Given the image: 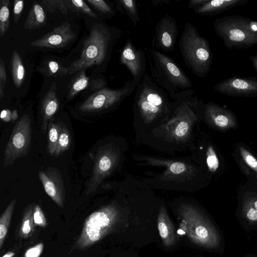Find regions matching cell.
Returning <instances> with one entry per match:
<instances>
[{"instance_id": "e0dca14e", "label": "cell", "mask_w": 257, "mask_h": 257, "mask_svg": "<svg viewBox=\"0 0 257 257\" xmlns=\"http://www.w3.org/2000/svg\"><path fill=\"white\" fill-rule=\"evenodd\" d=\"M241 171L249 183L257 186V157L244 144L237 143L233 153Z\"/></svg>"}, {"instance_id": "836d02e7", "label": "cell", "mask_w": 257, "mask_h": 257, "mask_svg": "<svg viewBox=\"0 0 257 257\" xmlns=\"http://www.w3.org/2000/svg\"><path fill=\"white\" fill-rule=\"evenodd\" d=\"M206 163L209 170L212 173L217 171L220 166L219 160L212 146L208 147L206 152Z\"/></svg>"}, {"instance_id": "8d00e7d4", "label": "cell", "mask_w": 257, "mask_h": 257, "mask_svg": "<svg viewBox=\"0 0 257 257\" xmlns=\"http://www.w3.org/2000/svg\"><path fill=\"white\" fill-rule=\"evenodd\" d=\"M7 81L5 66L2 59H0V100L4 96L5 85Z\"/></svg>"}, {"instance_id": "30bf717a", "label": "cell", "mask_w": 257, "mask_h": 257, "mask_svg": "<svg viewBox=\"0 0 257 257\" xmlns=\"http://www.w3.org/2000/svg\"><path fill=\"white\" fill-rule=\"evenodd\" d=\"M119 155L112 146L108 145L99 149L94 159L92 175L87 186L86 194L96 191L102 181L116 167Z\"/></svg>"}, {"instance_id": "ffe728a7", "label": "cell", "mask_w": 257, "mask_h": 257, "mask_svg": "<svg viewBox=\"0 0 257 257\" xmlns=\"http://www.w3.org/2000/svg\"><path fill=\"white\" fill-rule=\"evenodd\" d=\"M249 0H207L194 12L201 16H210L219 14L232 8L242 6Z\"/></svg>"}, {"instance_id": "9c48e42d", "label": "cell", "mask_w": 257, "mask_h": 257, "mask_svg": "<svg viewBox=\"0 0 257 257\" xmlns=\"http://www.w3.org/2000/svg\"><path fill=\"white\" fill-rule=\"evenodd\" d=\"M136 88L132 81H127L123 86L115 89L105 87L89 96L80 105L79 109L92 112L110 108L128 96Z\"/></svg>"}, {"instance_id": "60d3db41", "label": "cell", "mask_w": 257, "mask_h": 257, "mask_svg": "<svg viewBox=\"0 0 257 257\" xmlns=\"http://www.w3.org/2000/svg\"><path fill=\"white\" fill-rule=\"evenodd\" d=\"M207 1V0H191L189 2L188 7L194 11L200 7Z\"/></svg>"}, {"instance_id": "8992f818", "label": "cell", "mask_w": 257, "mask_h": 257, "mask_svg": "<svg viewBox=\"0 0 257 257\" xmlns=\"http://www.w3.org/2000/svg\"><path fill=\"white\" fill-rule=\"evenodd\" d=\"M185 234L194 244L208 249L220 246V236L211 221L198 207L182 204L178 209Z\"/></svg>"}, {"instance_id": "ba28073f", "label": "cell", "mask_w": 257, "mask_h": 257, "mask_svg": "<svg viewBox=\"0 0 257 257\" xmlns=\"http://www.w3.org/2000/svg\"><path fill=\"white\" fill-rule=\"evenodd\" d=\"M31 119L24 114L15 125L4 153V166L12 165L29 152L32 138Z\"/></svg>"}, {"instance_id": "7402d4cb", "label": "cell", "mask_w": 257, "mask_h": 257, "mask_svg": "<svg viewBox=\"0 0 257 257\" xmlns=\"http://www.w3.org/2000/svg\"><path fill=\"white\" fill-rule=\"evenodd\" d=\"M46 24L45 13L42 7L37 3H33L26 19L24 28L31 30L41 28Z\"/></svg>"}, {"instance_id": "5bb4252c", "label": "cell", "mask_w": 257, "mask_h": 257, "mask_svg": "<svg viewBox=\"0 0 257 257\" xmlns=\"http://www.w3.org/2000/svg\"><path fill=\"white\" fill-rule=\"evenodd\" d=\"M39 180L46 194L59 207L63 208L65 202V189L60 172L49 167L39 171Z\"/></svg>"}, {"instance_id": "8fae6325", "label": "cell", "mask_w": 257, "mask_h": 257, "mask_svg": "<svg viewBox=\"0 0 257 257\" xmlns=\"http://www.w3.org/2000/svg\"><path fill=\"white\" fill-rule=\"evenodd\" d=\"M119 61L130 71L133 77L132 82L137 87L147 73L145 52L137 48L132 40L127 38L121 51Z\"/></svg>"}, {"instance_id": "d6a6232c", "label": "cell", "mask_w": 257, "mask_h": 257, "mask_svg": "<svg viewBox=\"0 0 257 257\" xmlns=\"http://www.w3.org/2000/svg\"><path fill=\"white\" fill-rule=\"evenodd\" d=\"M66 3L68 9L70 10L84 14L94 19L97 18V16L84 1L82 0H66Z\"/></svg>"}, {"instance_id": "277c9868", "label": "cell", "mask_w": 257, "mask_h": 257, "mask_svg": "<svg viewBox=\"0 0 257 257\" xmlns=\"http://www.w3.org/2000/svg\"><path fill=\"white\" fill-rule=\"evenodd\" d=\"M179 46L185 65L197 77H204L210 71L213 59L207 40L186 22Z\"/></svg>"}, {"instance_id": "bcb514c9", "label": "cell", "mask_w": 257, "mask_h": 257, "mask_svg": "<svg viewBox=\"0 0 257 257\" xmlns=\"http://www.w3.org/2000/svg\"><path fill=\"white\" fill-rule=\"evenodd\" d=\"M256 128H257V118L256 119Z\"/></svg>"}, {"instance_id": "9a60e30c", "label": "cell", "mask_w": 257, "mask_h": 257, "mask_svg": "<svg viewBox=\"0 0 257 257\" xmlns=\"http://www.w3.org/2000/svg\"><path fill=\"white\" fill-rule=\"evenodd\" d=\"M203 115L209 124L220 131L233 129L237 126L235 113L213 102H208L205 104Z\"/></svg>"}, {"instance_id": "cb8c5ba5", "label": "cell", "mask_w": 257, "mask_h": 257, "mask_svg": "<svg viewBox=\"0 0 257 257\" xmlns=\"http://www.w3.org/2000/svg\"><path fill=\"white\" fill-rule=\"evenodd\" d=\"M10 65L12 77L15 85L17 88H20L25 79V70L21 58L16 50L13 52Z\"/></svg>"}, {"instance_id": "5b68a950", "label": "cell", "mask_w": 257, "mask_h": 257, "mask_svg": "<svg viewBox=\"0 0 257 257\" xmlns=\"http://www.w3.org/2000/svg\"><path fill=\"white\" fill-rule=\"evenodd\" d=\"M216 34L229 49H247L257 45V21L241 15L216 18L213 23Z\"/></svg>"}, {"instance_id": "1f68e13d", "label": "cell", "mask_w": 257, "mask_h": 257, "mask_svg": "<svg viewBox=\"0 0 257 257\" xmlns=\"http://www.w3.org/2000/svg\"><path fill=\"white\" fill-rule=\"evenodd\" d=\"M41 5L44 9L50 13L58 12L66 15L68 13V7L66 0H43Z\"/></svg>"}, {"instance_id": "52a82bcc", "label": "cell", "mask_w": 257, "mask_h": 257, "mask_svg": "<svg viewBox=\"0 0 257 257\" xmlns=\"http://www.w3.org/2000/svg\"><path fill=\"white\" fill-rule=\"evenodd\" d=\"M136 88L135 110L146 122H150L170 112L171 103L167 93L148 73H145Z\"/></svg>"}, {"instance_id": "d590c367", "label": "cell", "mask_w": 257, "mask_h": 257, "mask_svg": "<svg viewBox=\"0 0 257 257\" xmlns=\"http://www.w3.org/2000/svg\"><path fill=\"white\" fill-rule=\"evenodd\" d=\"M33 215L34 221L37 226L45 227L47 225L46 217L39 205H35Z\"/></svg>"}, {"instance_id": "3957f363", "label": "cell", "mask_w": 257, "mask_h": 257, "mask_svg": "<svg viewBox=\"0 0 257 257\" xmlns=\"http://www.w3.org/2000/svg\"><path fill=\"white\" fill-rule=\"evenodd\" d=\"M147 54L151 78L171 97L192 88L190 79L173 59L153 48Z\"/></svg>"}, {"instance_id": "e575fe53", "label": "cell", "mask_w": 257, "mask_h": 257, "mask_svg": "<svg viewBox=\"0 0 257 257\" xmlns=\"http://www.w3.org/2000/svg\"><path fill=\"white\" fill-rule=\"evenodd\" d=\"M96 10L103 15L113 17L114 11L109 4L103 0H87Z\"/></svg>"}, {"instance_id": "83f0119b", "label": "cell", "mask_w": 257, "mask_h": 257, "mask_svg": "<svg viewBox=\"0 0 257 257\" xmlns=\"http://www.w3.org/2000/svg\"><path fill=\"white\" fill-rule=\"evenodd\" d=\"M62 129V125L59 122H49L48 132V153L54 156L57 146Z\"/></svg>"}, {"instance_id": "2e32d148", "label": "cell", "mask_w": 257, "mask_h": 257, "mask_svg": "<svg viewBox=\"0 0 257 257\" xmlns=\"http://www.w3.org/2000/svg\"><path fill=\"white\" fill-rule=\"evenodd\" d=\"M75 37L69 23L65 22L30 44L40 48H61L66 46Z\"/></svg>"}, {"instance_id": "d6986e66", "label": "cell", "mask_w": 257, "mask_h": 257, "mask_svg": "<svg viewBox=\"0 0 257 257\" xmlns=\"http://www.w3.org/2000/svg\"><path fill=\"white\" fill-rule=\"evenodd\" d=\"M157 225L164 246L167 247L174 246L177 241L176 230L164 205L161 206L159 211Z\"/></svg>"}, {"instance_id": "603a6c76", "label": "cell", "mask_w": 257, "mask_h": 257, "mask_svg": "<svg viewBox=\"0 0 257 257\" xmlns=\"http://www.w3.org/2000/svg\"><path fill=\"white\" fill-rule=\"evenodd\" d=\"M35 205L30 204L25 209L19 229V236L22 238H28L34 233L37 225L34 219Z\"/></svg>"}, {"instance_id": "f6af8a7d", "label": "cell", "mask_w": 257, "mask_h": 257, "mask_svg": "<svg viewBox=\"0 0 257 257\" xmlns=\"http://www.w3.org/2000/svg\"><path fill=\"white\" fill-rule=\"evenodd\" d=\"M12 117L13 119H17L18 117L17 111L16 110H13L12 112Z\"/></svg>"}, {"instance_id": "f35d334b", "label": "cell", "mask_w": 257, "mask_h": 257, "mask_svg": "<svg viewBox=\"0 0 257 257\" xmlns=\"http://www.w3.org/2000/svg\"><path fill=\"white\" fill-rule=\"evenodd\" d=\"M43 243H39L29 248L25 253V257H39L43 249Z\"/></svg>"}, {"instance_id": "ac0fdd59", "label": "cell", "mask_w": 257, "mask_h": 257, "mask_svg": "<svg viewBox=\"0 0 257 257\" xmlns=\"http://www.w3.org/2000/svg\"><path fill=\"white\" fill-rule=\"evenodd\" d=\"M238 193L242 216L250 223L257 222V186L248 182Z\"/></svg>"}, {"instance_id": "ab89813d", "label": "cell", "mask_w": 257, "mask_h": 257, "mask_svg": "<svg viewBox=\"0 0 257 257\" xmlns=\"http://www.w3.org/2000/svg\"><path fill=\"white\" fill-rule=\"evenodd\" d=\"M106 82L101 78L93 79L90 82L91 89L92 91H99L106 87Z\"/></svg>"}, {"instance_id": "6da1fadb", "label": "cell", "mask_w": 257, "mask_h": 257, "mask_svg": "<svg viewBox=\"0 0 257 257\" xmlns=\"http://www.w3.org/2000/svg\"><path fill=\"white\" fill-rule=\"evenodd\" d=\"M122 34L120 30L100 23L95 24L89 35L83 42L80 58L68 67L69 74L102 64L109 57L111 50Z\"/></svg>"}, {"instance_id": "7a4b0ae2", "label": "cell", "mask_w": 257, "mask_h": 257, "mask_svg": "<svg viewBox=\"0 0 257 257\" xmlns=\"http://www.w3.org/2000/svg\"><path fill=\"white\" fill-rule=\"evenodd\" d=\"M122 221V213L114 203L99 208L85 219L80 235L71 251L83 250L93 246L116 231Z\"/></svg>"}, {"instance_id": "44dd1931", "label": "cell", "mask_w": 257, "mask_h": 257, "mask_svg": "<svg viewBox=\"0 0 257 257\" xmlns=\"http://www.w3.org/2000/svg\"><path fill=\"white\" fill-rule=\"evenodd\" d=\"M54 84L51 86L49 90L45 94L41 103L42 129L44 134L46 133L49 121L57 112L59 106V100L54 88Z\"/></svg>"}, {"instance_id": "4316f807", "label": "cell", "mask_w": 257, "mask_h": 257, "mask_svg": "<svg viewBox=\"0 0 257 257\" xmlns=\"http://www.w3.org/2000/svg\"><path fill=\"white\" fill-rule=\"evenodd\" d=\"M89 78L85 75L84 70H82L72 79L70 85L68 99L74 97L81 91L85 89L89 84Z\"/></svg>"}, {"instance_id": "74e56055", "label": "cell", "mask_w": 257, "mask_h": 257, "mask_svg": "<svg viewBox=\"0 0 257 257\" xmlns=\"http://www.w3.org/2000/svg\"><path fill=\"white\" fill-rule=\"evenodd\" d=\"M24 1L23 0H15L14 2V21L15 24H17L24 7Z\"/></svg>"}, {"instance_id": "4dcf8cb0", "label": "cell", "mask_w": 257, "mask_h": 257, "mask_svg": "<svg viewBox=\"0 0 257 257\" xmlns=\"http://www.w3.org/2000/svg\"><path fill=\"white\" fill-rule=\"evenodd\" d=\"M71 143V137L70 133L66 126L63 125L62 126V129L54 156L57 157L68 150Z\"/></svg>"}, {"instance_id": "7bdbcfd3", "label": "cell", "mask_w": 257, "mask_h": 257, "mask_svg": "<svg viewBox=\"0 0 257 257\" xmlns=\"http://www.w3.org/2000/svg\"><path fill=\"white\" fill-rule=\"evenodd\" d=\"M249 58L252 63V66L257 72V53L254 55L250 56Z\"/></svg>"}, {"instance_id": "484cf974", "label": "cell", "mask_w": 257, "mask_h": 257, "mask_svg": "<svg viewBox=\"0 0 257 257\" xmlns=\"http://www.w3.org/2000/svg\"><path fill=\"white\" fill-rule=\"evenodd\" d=\"M17 201V199L12 200L1 216L0 249H2L7 236Z\"/></svg>"}, {"instance_id": "4fadbf2b", "label": "cell", "mask_w": 257, "mask_h": 257, "mask_svg": "<svg viewBox=\"0 0 257 257\" xmlns=\"http://www.w3.org/2000/svg\"><path fill=\"white\" fill-rule=\"evenodd\" d=\"M178 34L176 20L170 15L166 14L156 26L152 46L165 52H170L174 49Z\"/></svg>"}, {"instance_id": "7c38bea8", "label": "cell", "mask_w": 257, "mask_h": 257, "mask_svg": "<svg viewBox=\"0 0 257 257\" xmlns=\"http://www.w3.org/2000/svg\"><path fill=\"white\" fill-rule=\"evenodd\" d=\"M213 89L218 93L230 97H257V78L232 77L220 81L214 86Z\"/></svg>"}, {"instance_id": "ee69618b", "label": "cell", "mask_w": 257, "mask_h": 257, "mask_svg": "<svg viewBox=\"0 0 257 257\" xmlns=\"http://www.w3.org/2000/svg\"><path fill=\"white\" fill-rule=\"evenodd\" d=\"M15 253L12 251L7 252L2 257H15Z\"/></svg>"}, {"instance_id": "f1b7e54d", "label": "cell", "mask_w": 257, "mask_h": 257, "mask_svg": "<svg viewBox=\"0 0 257 257\" xmlns=\"http://www.w3.org/2000/svg\"><path fill=\"white\" fill-rule=\"evenodd\" d=\"M40 71L48 76H63L69 73V68L64 67L61 64L54 60L46 61Z\"/></svg>"}, {"instance_id": "f546056e", "label": "cell", "mask_w": 257, "mask_h": 257, "mask_svg": "<svg viewBox=\"0 0 257 257\" xmlns=\"http://www.w3.org/2000/svg\"><path fill=\"white\" fill-rule=\"evenodd\" d=\"M9 0L0 1V35L3 37L10 27Z\"/></svg>"}, {"instance_id": "d4e9b609", "label": "cell", "mask_w": 257, "mask_h": 257, "mask_svg": "<svg viewBox=\"0 0 257 257\" xmlns=\"http://www.w3.org/2000/svg\"><path fill=\"white\" fill-rule=\"evenodd\" d=\"M116 9L130 19L135 26L140 22V18L135 0H117L115 1Z\"/></svg>"}, {"instance_id": "b9f144b4", "label": "cell", "mask_w": 257, "mask_h": 257, "mask_svg": "<svg viewBox=\"0 0 257 257\" xmlns=\"http://www.w3.org/2000/svg\"><path fill=\"white\" fill-rule=\"evenodd\" d=\"M1 118L5 121H9L13 119L12 112L9 109H4L1 112Z\"/></svg>"}]
</instances>
